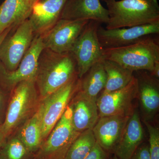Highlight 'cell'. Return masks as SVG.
<instances>
[{"instance_id": "1", "label": "cell", "mask_w": 159, "mask_h": 159, "mask_svg": "<svg viewBox=\"0 0 159 159\" xmlns=\"http://www.w3.org/2000/svg\"><path fill=\"white\" fill-rule=\"evenodd\" d=\"M77 78V64L70 52L60 54L43 50L35 80L41 99Z\"/></svg>"}, {"instance_id": "2", "label": "cell", "mask_w": 159, "mask_h": 159, "mask_svg": "<svg viewBox=\"0 0 159 159\" xmlns=\"http://www.w3.org/2000/svg\"><path fill=\"white\" fill-rule=\"evenodd\" d=\"M104 2L109 15L105 29L159 24L157 0H105Z\"/></svg>"}, {"instance_id": "3", "label": "cell", "mask_w": 159, "mask_h": 159, "mask_svg": "<svg viewBox=\"0 0 159 159\" xmlns=\"http://www.w3.org/2000/svg\"><path fill=\"white\" fill-rule=\"evenodd\" d=\"M151 35L129 45L103 48V58L115 61L134 72L144 70L151 73L159 62V39Z\"/></svg>"}, {"instance_id": "4", "label": "cell", "mask_w": 159, "mask_h": 159, "mask_svg": "<svg viewBox=\"0 0 159 159\" xmlns=\"http://www.w3.org/2000/svg\"><path fill=\"white\" fill-rule=\"evenodd\" d=\"M40 100L35 81H22L15 87L10 93L2 124L7 138L37 111Z\"/></svg>"}, {"instance_id": "5", "label": "cell", "mask_w": 159, "mask_h": 159, "mask_svg": "<svg viewBox=\"0 0 159 159\" xmlns=\"http://www.w3.org/2000/svg\"><path fill=\"white\" fill-rule=\"evenodd\" d=\"M70 104L48 136L34 153L33 159H65L71 145L79 135L72 123Z\"/></svg>"}, {"instance_id": "6", "label": "cell", "mask_w": 159, "mask_h": 159, "mask_svg": "<svg viewBox=\"0 0 159 159\" xmlns=\"http://www.w3.org/2000/svg\"><path fill=\"white\" fill-rule=\"evenodd\" d=\"M79 79L74 80L41 99L38 111L43 142L62 116L79 88Z\"/></svg>"}, {"instance_id": "7", "label": "cell", "mask_w": 159, "mask_h": 159, "mask_svg": "<svg viewBox=\"0 0 159 159\" xmlns=\"http://www.w3.org/2000/svg\"><path fill=\"white\" fill-rule=\"evenodd\" d=\"M101 24L89 20L74 43L70 51L77 64L79 79L97 63L103 59L102 50L98 38V28Z\"/></svg>"}, {"instance_id": "8", "label": "cell", "mask_w": 159, "mask_h": 159, "mask_svg": "<svg viewBox=\"0 0 159 159\" xmlns=\"http://www.w3.org/2000/svg\"><path fill=\"white\" fill-rule=\"evenodd\" d=\"M0 46V61L7 70L14 71L31 45L35 34L29 19L13 29Z\"/></svg>"}, {"instance_id": "9", "label": "cell", "mask_w": 159, "mask_h": 159, "mask_svg": "<svg viewBox=\"0 0 159 159\" xmlns=\"http://www.w3.org/2000/svg\"><path fill=\"white\" fill-rule=\"evenodd\" d=\"M44 48L42 37L35 35L29 50L15 70H7L0 62L1 84L11 92L20 82L26 80L35 81L40 55Z\"/></svg>"}, {"instance_id": "10", "label": "cell", "mask_w": 159, "mask_h": 159, "mask_svg": "<svg viewBox=\"0 0 159 159\" xmlns=\"http://www.w3.org/2000/svg\"><path fill=\"white\" fill-rule=\"evenodd\" d=\"M138 80L135 76L125 87L107 93L101 94L97 100L99 117L106 116H130L135 108L134 102L138 99Z\"/></svg>"}, {"instance_id": "11", "label": "cell", "mask_w": 159, "mask_h": 159, "mask_svg": "<svg viewBox=\"0 0 159 159\" xmlns=\"http://www.w3.org/2000/svg\"><path fill=\"white\" fill-rule=\"evenodd\" d=\"M89 20L60 19L42 37L45 48L56 53L70 52L74 43Z\"/></svg>"}, {"instance_id": "12", "label": "cell", "mask_w": 159, "mask_h": 159, "mask_svg": "<svg viewBox=\"0 0 159 159\" xmlns=\"http://www.w3.org/2000/svg\"><path fill=\"white\" fill-rule=\"evenodd\" d=\"M159 24L107 29L101 26L97 34L102 48H120L129 45L143 38L158 34Z\"/></svg>"}, {"instance_id": "13", "label": "cell", "mask_w": 159, "mask_h": 159, "mask_svg": "<svg viewBox=\"0 0 159 159\" xmlns=\"http://www.w3.org/2000/svg\"><path fill=\"white\" fill-rule=\"evenodd\" d=\"M129 117L116 115L99 117L92 129L97 143L109 153H114Z\"/></svg>"}, {"instance_id": "14", "label": "cell", "mask_w": 159, "mask_h": 159, "mask_svg": "<svg viewBox=\"0 0 159 159\" xmlns=\"http://www.w3.org/2000/svg\"><path fill=\"white\" fill-rule=\"evenodd\" d=\"M67 0H39L32 6L29 18L35 35L42 36L61 19Z\"/></svg>"}, {"instance_id": "15", "label": "cell", "mask_w": 159, "mask_h": 159, "mask_svg": "<svg viewBox=\"0 0 159 159\" xmlns=\"http://www.w3.org/2000/svg\"><path fill=\"white\" fill-rule=\"evenodd\" d=\"M135 76L138 80L139 99L144 121L150 122L157 113L159 107V80L147 71L140 70Z\"/></svg>"}, {"instance_id": "16", "label": "cell", "mask_w": 159, "mask_h": 159, "mask_svg": "<svg viewBox=\"0 0 159 159\" xmlns=\"http://www.w3.org/2000/svg\"><path fill=\"white\" fill-rule=\"evenodd\" d=\"M61 19L88 20L106 25L109 20L108 11L99 0H67Z\"/></svg>"}, {"instance_id": "17", "label": "cell", "mask_w": 159, "mask_h": 159, "mask_svg": "<svg viewBox=\"0 0 159 159\" xmlns=\"http://www.w3.org/2000/svg\"><path fill=\"white\" fill-rule=\"evenodd\" d=\"M144 139V130L140 115L135 109L129 117L114 155L119 159H130L143 143Z\"/></svg>"}, {"instance_id": "18", "label": "cell", "mask_w": 159, "mask_h": 159, "mask_svg": "<svg viewBox=\"0 0 159 159\" xmlns=\"http://www.w3.org/2000/svg\"><path fill=\"white\" fill-rule=\"evenodd\" d=\"M70 105L74 129L80 133L93 129L99 119L97 102L84 97L77 91Z\"/></svg>"}, {"instance_id": "19", "label": "cell", "mask_w": 159, "mask_h": 159, "mask_svg": "<svg viewBox=\"0 0 159 159\" xmlns=\"http://www.w3.org/2000/svg\"><path fill=\"white\" fill-rule=\"evenodd\" d=\"M102 60L94 65L79 79L77 91L84 97L96 102L98 95L103 91L106 83V74Z\"/></svg>"}, {"instance_id": "20", "label": "cell", "mask_w": 159, "mask_h": 159, "mask_svg": "<svg viewBox=\"0 0 159 159\" xmlns=\"http://www.w3.org/2000/svg\"><path fill=\"white\" fill-rule=\"evenodd\" d=\"M30 14L24 0H5L0 6V35L29 19Z\"/></svg>"}, {"instance_id": "21", "label": "cell", "mask_w": 159, "mask_h": 159, "mask_svg": "<svg viewBox=\"0 0 159 159\" xmlns=\"http://www.w3.org/2000/svg\"><path fill=\"white\" fill-rule=\"evenodd\" d=\"M13 134L17 136L31 152L35 153L43 142L41 122L38 111Z\"/></svg>"}, {"instance_id": "22", "label": "cell", "mask_w": 159, "mask_h": 159, "mask_svg": "<svg viewBox=\"0 0 159 159\" xmlns=\"http://www.w3.org/2000/svg\"><path fill=\"white\" fill-rule=\"evenodd\" d=\"M106 83L101 94L107 93L126 86L134 77V71L125 68L112 61L103 59Z\"/></svg>"}, {"instance_id": "23", "label": "cell", "mask_w": 159, "mask_h": 159, "mask_svg": "<svg viewBox=\"0 0 159 159\" xmlns=\"http://www.w3.org/2000/svg\"><path fill=\"white\" fill-rule=\"evenodd\" d=\"M34 155L15 134L7 137L0 148V159H33Z\"/></svg>"}, {"instance_id": "24", "label": "cell", "mask_w": 159, "mask_h": 159, "mask_svg": "<svg viewBox=\"0 0 159 159\" xmlns=\"http://www.w3.org/2000/svg\"><path fill=\"white\" fill-rule=\"evenodd\" d=\"M96 142L92 129L83 132L71 145L65 159H84Z\"/></svg>"}, {"instance_id": "25", "label": "cell", "mask_w": 159, "mask_h": 159, "mask_svg": "<svg viewBox=\"0 0 159 159\" xmlns=\"http://www.w3.org/2000/svg\"><path fill=\"white\" fill-rule=\"evenodd\" d=\"M149 135V154L150 159H159V129L150 124V122L144 121Z\"/></svg>"}, {"instance_id": "26", "label": "cell", "mask_w": 159, "mask_h": 159, "mask_svg": "<svg viewBox=\"0 0 159 159\" xmlns=\"http://www.w3.org/2000/svg\"><path fill=\"white\" fill-rule=\"evenodd\" d=\"M11 92L7 89L0 83V123L2 124L9 102Z\"/></svg>"}, {"instance_id": "27", "label": "cell", "mask_w": 159, "mask_h": 159, "mask_svg": "<svg viewBox=\"0 0 159 159\" xmlns=\"http://www.w3.org/2000/svg\"><path fill=\"white\" fill-rule=\"evenodd\" d=\"M84 159H109V153L96 142L89 153Z\"/></svg>"}, {"instance_id": "28", "label": "cell", "mask_w": 159, "mask_h": 159, "mask_svg": "<svg viewBox=\"0 0 159 159\" xmlns=\"http://www.w3.org/2000/svg\"><path fill=\"white\" fill-rule=\"evenodd\" d=\"M130 159H150L148 144L143 142L137 148Z\"/></svg>"}, {"instance_id": "29", "label": "cell", "mask_w": 159, "mask_h": 159, "mask_svg": "<svg viewBox=\"0 0 159 159\" xmlns=\"http://www.w3.org/2000/svg\"><path fill=\"white\" fill-rule=\"evenodd\" d=\"M6 134L4 132L2 127V124L0 123V148L2 147V145L4 144L6 141Z\"/></svg>"}, {"instance_id": "30", "label": "cell", "mask_w": 159, "mask_h": 159, "mask_svg": "<svg viewBox=\"0 0 159 159\" xmlns=\"http://www.w3.org/2000/svg\"><path fill=\"white\" fill-rule=\"evenodd\" d=\"M27 9L31 12L32 6L39 0H24Z\"/></svg>"}, {"instance_id": "31", "label": "cell", "mask_w": 159, "mask_h": 159, "mask_svg": "<svg viewBox=\"0 0 159 159\" xmlns=\"http://www.w3.org/2000/svg\"><path fill=\"white\" fill-rule=\"evenodd\" d=\"M13 27H10V28H8V29L5 30V31L0 35V46H1V44H2V42L3 40L5 39V38L6 37V36L8 35L9 32L11 31V29H13Z\"/></svg>"}, {"instance_id": "32", "label": "cell", "mask_w": 159, "mask_h": 159, "mask_svg": "<svg viewBox=\"0 0 159 159\" xmlns=\"http://www.w3.org/2000/svg\"><path fill=\"white\" fill-rule=\"evenodd\" d=\"M111 159H119V158H118V157L116 156L115 155H114V156Z\"/></svg>"}, {"instance_id": "33", "label": "cell", "mask_w": 159, "mask_h": 159, "mask_svg": "<svg viewBox=\"0 0 159 159\" xmlns=\"http://www.w3.org/2000/svg\"><path fill=\"white\" fill-rule=\"evenodd\" d=\"M102 1H105V0H102Z\"/></svg>"}]
</instances>
